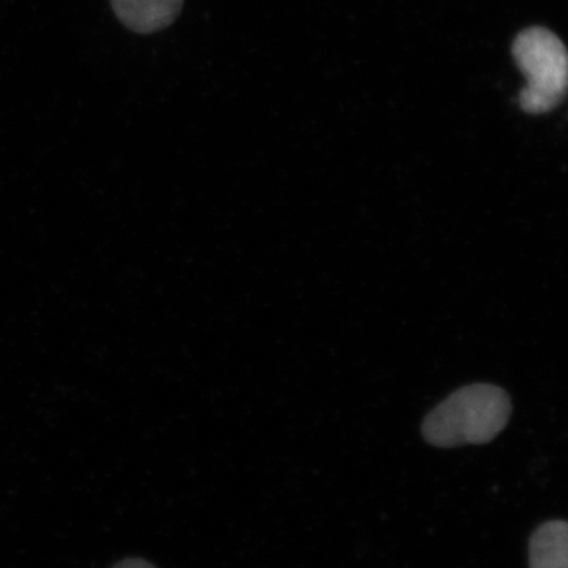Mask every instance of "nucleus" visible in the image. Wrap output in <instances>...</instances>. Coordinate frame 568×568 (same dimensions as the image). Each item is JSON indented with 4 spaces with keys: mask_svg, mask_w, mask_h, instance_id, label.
Wrapping results in <instances>:
<instances>
[{
    "mask_svg": "<svg viewBox=\"0 0 568 568\" xmlns=\"http://www.w3.org/2000/svg\"><path fill=\"white\" fill-rule=\"evenodd\" d=\"M511 414L510 398L503 388L476 384L459 388L425 418L422 432L432 446L462 447L495 439Z\"/></svg>",
    "mask_w": 568,
    "mask_h": 568,
    "instance_id": "1",
    "label": "nucleus"
},
{
    "mask_svg": "<svg viewBox=\"0 0 568 568\" xmlns=\"http://www.w3.org/2000/svg\"><path fill=\"white\" fill-rule=\"evenodd\" d=\"M511 55L528 85L519 92L518 104L528 114H547L566 102L567 50L555 32L532 26L515 37Z\"/></svg>",
    "mask_w": 568,
    "mask_h": 568,
    "instance_id": "2",
    "label": "nucleus"
},
{
    "mask_svg": "<svg viewBox=\"0 0 568 568\" xmlns=\"http://www.w3.org/2000/svg\"><path fill=\"white\" fill-rule=\"evenodd\" d=\"M114 568H155L151 562L144 559H125L119 562Z\"/></svg>",
    "mask_w": 568,
    "mask_h": 568,
    "instance_id": "5",
    "label": "nucleus"
},
{
    "mask_svg": "<svg viewBox=\"0 0 568 568\" xmlns=\"http://www.w3.org/2000/svg\"><path fill=\"white\" fill-rule=\"evenodd\" d=\"M530 568H568V526L548 521L534 532L529 544Z\"/></svg>",
    "mask_w": 568,
    "mask_h": 568,
    "instance_id": "4",
    "label": "nucleus"
},
{
    "mask_svg": "<svg viewBox=\"0 0 568 568\" xmlns=\"http://www.w3.org/2000/svg\"><path fill=\"white\" fill-rule=\"evenodd\" d=\"M111 7L126 29L148 36L170 28L181 14L183 0H111Z\"/></svg>",
    "mask_w": 568,
    "mask_h": 568,
    "instance_id": "3",
    "label": "nucleus"
}]
</instances>
